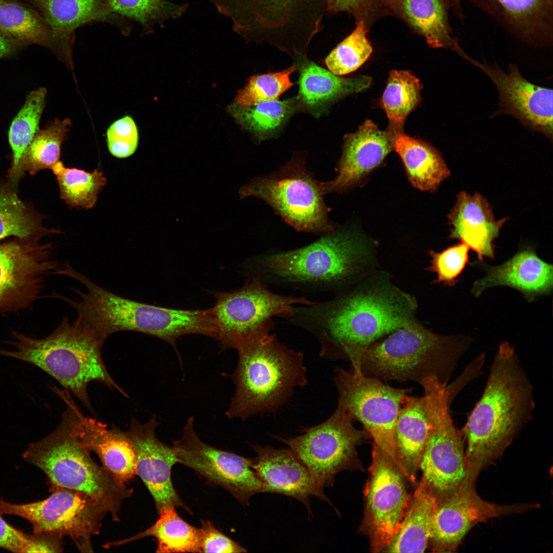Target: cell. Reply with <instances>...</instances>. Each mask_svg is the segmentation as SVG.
I'll return each instance as SVG.
<instances>
[{
  "label": "cell",
  "instance_id": "6da1fadb",
  "mask_svg": "<svg viewBox=\"0 0 553 553\" xmlns=\"http://www.w3.org/2000/svg\"><path fill=\"white\" fill-rule=\"evenodd\" d=\"M414 296L390 283L342 293L328 301L294 306L284 323L306 330L321 344L320 355L350 360L359 348L414 319Z\"/></svg>",
  "mask_w": 553,
  "mask_h": 553
},
{
  "label": "cell",
  "instance_id": "7a4b0ae2",
  "mask_svg": "<svg viewBox=\"0 0 553 553\" xmlns=\"http://www.w3.org/2000/svg\"><path fill=\"white\" fill-rule=\"evenodd\" d=\"M534 388L514 348L500 343L482 395L461 430L468 475L476 477L533 417Z\"/></svg>",
  "mask_w": 553,
  "mask_h": 553
},
{
  "label": "cell",
  "instance_id": "3957f363",
  "mask_svg": "<svg viewBox=\"0 0 553 553\" xmlns=\"http://www.w3.org/2000/svg\"><path fill=\"white\" fill-rule=\"evenodd\" d=\"M370 254L359 233L338 229L300 248L264 254L251 262L250 277L306 292H336L358 274Z\"/></svg>",
  "mask_w": 553,
  "mask_h": 553
},
{
  "label": "cell",
  "instance_id": "277c9868",
  "mask_svg": "<svg viewBox=\"0 0 553 553\" xmlns=\"http://www.w3.org/2000/svg\"><path fill=\"white\" fill-rule=\"evenodd\" d=\"M275 322H268L241 342L237 367L231 374L235 385L226 415L243 420L274 411L284 405L294 389L307 384L304 355L281 343Z\"/></svg>",
  "mask_w": 553,
  "mask_h": 553
},
{
  "label": "cell",
  "instance_id": "5b68a950",
  "mask_svg": "<svg viewBox=\"0 0 553 553\" xmlns=\"http://www.w3.org/2000/svg\"><path fill=\"white\" fill-rule=\"evenodd\" d=\"M8 343L12 349H0V355L23 360L40 368L72 393L93 413L88 387L98 382L126 393L113 379L102 357L107 337L79 318H64L49 336L35 339L14 332Z\"/></svg>",
  "mask_w": 553,
  "mask_h": 553
},
{
  "label": "cell",
  "instance_id": "8992f818",
  "mask_svg": "<svg viewBox=\"0 0 553 553\" xmlns=\"http://www.w3.org/2000/svg\"><path fill=\"white\" fill-rule=\"evenodd\" d=\"M471 339L434 333L414 319L384 339L359 348L350 361L353 369L381 381L400 382L434 377L448 385Z\"/></svg>",
  "mask_w": 553,
  "mask_h": 553
},
{
  "label": "cell",
  "instance_id": "52a82bcc",
  "mask_svg": "<svg viewBox=\"0 0 553 553\" xmlns=\"http://www.w3.org/2000/svg\"><path fill=\"white\" fill-rule=\"evenodd\" d=\"M72 432L63 413L58 426L40 440L30 443L22 456L47 476L51 490L63 488L85 493L104 505L114 521L121 504L133 490L98 465Z\"/></svg>",
  "mask_w": 553,
  "mask_h": 553
},
{
  "label": "cell",
  "instance_id": "ba28073f",
  "mask_svg": "<svg viewBox=\"0 0 553 553\" xmlns=\"http://www.w3.org/2000/svg\"><path fill=\"white\" fill-rule=\"evenodd\" d=\"M327 4L328 0H216L214 5L246 40L293 53L307 50L322 30Z\"/></svg>",
  "mask_w": 553,
  "mask_h": 553
},
{
  "label": "cell",
  "instance_id": "9c48e42d",
  "mask_svg": "<svg viewBox=\"0 0 553 553\" xmlns=\"http://www.w3.org/2000/svg\"><path fill=\"white\" fill-rule=\"evenodd\" d=\"M87 315L91 325L107 337L131 331L160 338L174 347L181 362L176 348L179 337L190 334L212 337L215 331L211 309L187 310L158 307L121 297L101 287L91 294Z\"/></svg>",
  "mask_w": 553,
  "mask_h": 553
},
{
  "label": "cell",
  "instance_id": "30bf717a",
  "mask_svg": "<svg viewBox=\"0 0 553 553\" xmlns=\"http://www.w3.org/2000/svg\"><path fill=\"white\" fill-rule=\"evenodd\" d=\"M420 384L424 389L432 428L420 463L419 483L439 504L457 491L468 478L464 438L450 414L447 385L432 377Z\"/></svg>",
  "mask_w": 553,
  "mask_h": 553
},
{
  "label": "cell",
  "instance_id": "8fae6325",
  "mask_svg": "<svg viewBox=\"0 0 553 553\" xmlns=\"http://www.w3.org/2000/svg\"><path fill=\"white\" fill-rule=\"evenodd\" d=\"M239 194L241 198L263 200L298 230L324 235L335 230L328 219L321 182L313 179L302 159H294L278 172L253 179Z\"/></svg>",
  "mask_w": 553,
  "mask_h": 553
},
{
  "label": "cell",
  "instance_id": "7c38bea8",
  "mask_svg": "<svg viewBox=\"0 0 553 553\" xmlns=\"http://www.w3.org/2000/svg\"><path fill=\"white\" fill-rule=\"evenodd\" d=\"M334 382L339 410L361 422L378 449L399 469L395 453V429L409 390L396 389L357 369L336 368ZM400 470V469H399Z\"/></svg>",
  "mask_w": 553,
  "mask_h": 553
},
{
  "label": "cell",
  "instance_id": "4fadbf2b",
  "mask_svg": "<svg viewBox=\"0 0 553 553\" xmlns=\"http://www.w3.org/2000/svg\"><path fill=\"white\" fill-rule=\"evenodd\" d=\"M39 501L14 504L0 499V514L28 520L34 534L69 536L81 552H93L91 538L98 535L108 508L88 495L67 488L50 490Z\"/></svg>",
  "mask_w": 553,
  "mask_h": 553
},
{
  "label": "cell",
  "instance_id": "5bb4252c",
  "mask_svg": "<svg viewBox=\"0 0 553 553\" xmlns=\"http://www.w3.org/2000/svg\"><path fill=\"white\" fill-rule=\"evenodd\" d=\"M354 421L336 409L326 421L306 428L302 434L273 437L289 447L323 488L329 487L340 472L362 469L356 447L371 437L364 429L355 428Z\"/></svg>",
  "mask_w": 553,
  "mask_h": 553
},
{
  "label": "cell",
  "instance_id": "9a60e30c",
  "mask_svg": "<svg viewBox=\"0 0 553 553\" xmlns=\"http://www.w3.org/2000/svg\"><path fill=\"white\" fill-rule=\"evenodd\" d=\"M212 308L215 338L222 348H235L265 323L275 317L285 318L293 313L296 305H312L317 302L305 296L283 295L270 291L268 285L250 277L240 289L229 292H214Z\"/></svg>",
  "mask_w": 553,
  "mask_h": 553
},
{
  "label": "cell",
  "instance_id": "2e32d148",
  "mask_svg": "<svg viewBox=\"0 0 553 553\" xmlns=\"http://www.w3.org/2000/svg\"><path fill=\"white\" fill-rule=\"evenodd\" d=\"M368 478L364 490L365 508L360 527L371 552H382L397 532L411 496L405 476L396 464L373 446Z\"/></svg>",
  "mask_w": 553,
  "mask_h": 553
},
{
  "label": "cell",
  "instance_id": "e0dca14e",
  "mask_svg": "<svg viewBox=\"0 0 553 553\" xmlns=\"http://www.w3.org/2000/svg\"><path fill=\"white\" fill-rule=\"evenodd\" d=\"M194 417L186 420L180 438L173 443L178 462L229 492L244 505L263 493V484L251 467L250 458L220 450L202 441L194 427Z\"/></svg>",
  "mask_w": 553,
  "mask_h": 553
},
{
  "label": "cell",
  "instance_id": "ac0fdd59",
  "mask_svg": "<svg viewBox=\"0 0 553 553\" xmlns=\"http://www.w3.org/2000/svg\"><path fill=\"white\" fill-rule=\"evenodd\" d=\"M50 244L20 239L0 244V312L29 307L39 295L45 276L56 270Z\"/></svg>",
  "mask_w": 553,
  "mask_h": 553
},
{
  "label": "cell",
  "instance_id": "d6986e66",
  "mask_svg": "<svg viewBox=\"0 0 553 553\" xmlns=\"http://www.w3.org/2000/svg\"><path fill=\"white\" fill-rule=\"evenodd\" d=\"M464 59L479 68L491 79L499 95V109L492 116L510 115L533 131L552 138V90L525 79L516 64L506 73L498 65L481 63L467 54Z\"/></svg>",
  "mask_w": 553,
  "mask_h": 553
},
{
  "label": "cell",
  "instance_id": "ffe728a7",
  "mask_svg": "<svg viewBox=\"0 0 553 553\" xmlns=\"http://www.w3.org/2000/svg\"><path fill=\"white\" fill-rule=\"evenodd\" d=\"M160 424L156 415L145 423L132 419L129 429L124 432L136 456V473L142 480L154 500L158 514L168 507H179L192 514L173 486L171 472L178 462L173 446L158 439L156 430Z\"/></svg>",
  "mask_w": 553,
  "mask_h": 553
},
{
  "label": "cell",
  "instance_id": "44dd1931",
  "mask_svg": "<svg viewBox=\"0 0 553 553\" xmlns=\"http://www.w3.org/2000/svg\"><path fill=\"white\" fill-rule=\"evenodd\" d=\"M474 481L467 479L457 491L439 504L433 517L428 544L432 551H451L477 523L525 509L484 501L475 492Z\"/></svg>",
  "mask_w": 553,
  "mask_h": 553
},
{
  "label": "cell",
  "instance_id": "7402d4cb",
  "mask_svg": "<svg viewBox=\"0 0 553 553\" xmlns=\"http://www.w3.org/2000/svg\"><path fill=\"white\" fill-rule=\"evenodd\" d=\"M66 404L71 429L80 443L89 452L96 453L103 466L118 481L125 483L136 473V456L124 432L118 428H108L95 418L84 416L66 390L60 391Z\"/></svg>",
  "mask_w": 553,
  "mask_h": 553
},
{
  "label": "cell",
  "instance_id": "603a6c76",
  "mask_svg": "<svg viewBox=\"0 0 553 553\" xmlns=\"http://www.w3.org/2000/svg\"><path fill=\"white\" fill-rule=\"evenodd\" d=\"M252 447L257 456L250 458L251 467L263 484V493L292 497L302 502L309 513L312 496L331 504L324 488L290 449H276L259 444Z\"/></svg>",
  "mask_w": 553,
  "mask_h": 553
},
{
  "label": "cell",
  "instance_id": "cb8c5ba5",
  "mask_svg": "<svg viewBox=\"0 0 553 553\" xmlns=\"http://www.w3.org/2000/svg\"><path fill=\"white\" fill-rule=\"evenodd\" d=\"M494 19L520 41L551 46L553 0H465Z\"/></svg>",
  "mask_w": 553,
  "mask_h": 553
},
{
  "label": "cell",
  "instance_id": "d4e9b609",
  "mask_svg": "<svg viewBox=\"0 0 553 553\" xmlns=\"http://www.w3.org/2000/svg\"><path fill=\"white\" fill-rule=\"evenodd\" d=\"M393 137L388 130H379L370 120L355 133L345 136L336 177L321 182L324 194L344 191L359 182L392 151Z\"/></svg>",
  "mask_w": 553,
  "mask_h": 553
},
{
  "label": "cell",
  "instance_id": "484cf974",
  "mask_svg": "<svg viewBox=\"0 0 553 553\" xmlns=\"http://www.w3.org/2000/svg\"><path fill=\"white\" fill-rule=\"evenodd\" d=\"M448 219L450 238L460 240L476 252L479 261L494 258L493 242L507 218L496 220L485 198L478 193L460 192Z\"/></svg>",
  "mask_w": 553,
  "mask_h": 553
},
{
  "label": "cell",
  "instance_id": "4316f807",
  "mask_svg": "<svg viewBox=\"0 0 553 553\" xmlns=\"http://www.w3.org/2000/svg\"><path fill=\"white\" fill-rule=\"evenodd\" d=\"M552 265L541 259L527 247L507 261L488 268L486 275L476 281L471 290L476 297L495 286H508L520 292L528 301L548 294L553 284Z\"/></svg>",
  "mask_w": 553,
  "mask_h": 553
},
{
  "label": "cell",
  "instance_id": "83f0119b",
  "mask_svg": "<svg viewBox=\"0 0 553 553\" xmlns=\"http://www.w3.org/2000/svg\"><path fill=\"white\" fill-rule=\"evenodd\" d=\"M432 423L425 396H405L395 429V453L406 480L416 486L417 474Z\"/></svg>",
  "mask_w": 553,
  "mask_h": 553
},
{
  "label": "cell",
  "instance_id": "f1b7e54d",
  "mask_svg": "<svg viewBox=\"0 0 553 553\" xmlns=\"http://www.w3.org/2000/svg\"><path fill=\"white\" fill-rule=\"evenodd\" d=\"M0 31L20 47L36 44L63 63L72 59L73 41L55 32L39 12L18 0H0Z\"/></svg>",
  "mask_w": 553,
  "mask_h": 553
},
{
  "label": "cell",
  "instance_id": "f546056e",
  "mask_svg": "<svg viewBox=\"0 0 553 553\" xmlns=\"http://www.w3.org/2000/svg\"><path fill=\"white\" fill-rule=\"evenodd\" d=\"M449 9L445 0H395L389 12L424 37L431 47L450 49L460 55L463 50L452 35Z\"/></svg>",
  "mask_w": 553,
  "mask_h": 553
},
{
  "label": "cell",
  "instance_id": "4dcf8cb0",
  "mask_svg": "<svg viewBox=\"0 0 553 553\" xmlns=\"http://www.w3.org/2000/svg\"><path fill=\"white\" fill-rule=\"evenodd\" d=\"M437 499L418 483L400 523L391 541L382 552H423L428 546Z\"/></svg>",
  "mask_w": 553,
  "mask_h": 553
},
{
  "label": "cell",
  "instance_id": "1f68e13d",
  "mask_svg": "<svg viewBox=\"0 0 553 553\" xmlns=\"http://www.w3.org/2000/svg\"><path fill=\"white\" fill-rule=\"evenodd\" d=\"M303 66L299 99L313 110L320 111L337 98L366 89L371 83V79L366 76L341 77L310 61Z\"/></svg>",
  "mask_w": 553,
  "mask_h": 553
},
{
  "label": "cell",
  "instance_id": "d6a6232c",
  "mask_svg": "<svg viewBox=\"0 0 553 553\" xmlns=\"http://www.w3.org/2000/svg\"><path fill=\"white\" fill-rule=\"evenodd\" d=\"M393 148L400 156L410 181L416 188L434 190L450 175L435 148L403 132L394 136Z\"/></svg>",
  "mask_w": 553,
  "mask_h": 553
},
{
  "label": "cell",
  "instance_id": "836d02e7",
  "mask_svg": "<svg viewBox=\"0 0 553 553\" xmlns=\"http://www.w3.org/2000/svg\"><path fill=\"white\" fill-rule=\"evenodd\" d=\"M47 90L39 88L31 91L13 118L9 127L8 138L12 151L11 167L8 183L15 188L24 175L23 161L27 151L39 131V124L45 107Z\"/></svg>",
  "mask_w": 553,
  "mask_h": 553
},
{
  "label": "cell",
  "instance_id": "e575fe53",
  "mask_svg": "<svg viewBox=\"0 0 553 553\" xmlns=\"http://www.w3.org/2000/svg\"><path fill=\"white\" fill-rule=\"evenodd\" d=\"M57 34L74 38L81 25L106 20L112 13L107 0H28Z\"/></svg>",
  "mask_w": 553,
  "mask_h": 553
},
{
  "label": "cell",
  "instance_id": "d590c367",
  "mask_svg": "<svg viewBox=\"0 0 553 553\" xmlns=\"http://www.w3.org/2000/svg\"><path fill=\"white\" fill-rule=\"evenodd\" d=\"M158 514L155 523L144 531L123 540L109 542L105 546H118L152 536L156 541V552H201L199 528L181 518L175 507L164 508Z\"/></svg>",
  "mask_w": 553,
  "mask_h": 553
},
{
  "label": "cell",
  "instance_id": "8d00e7d4",
  "mask_svg": "<svg viewBox=\"0 0 553 553\" xmlns=\"http://www.w3.org/2000/svg\"><path fill=\"white\" fill-rule=\"evenodd\" d=\"M42 217L19 199L9 183L0 184V240L14 237L39 242L45 236L60 232L46 228Z\"/></svg>",
  "mask_w": 553,
  "mask_h": 553
},
{
  "label": "cell",
  "instance_id": "74e56055",
  "mask_svg": "<svg viewBox=\"0 0 553 553\" xmlns=\"http://www.w3.org/2000/svg\"><path fill=\"white\" fill-rule=\"evenodd\" d=\"M421 84L408 71H390L381 103L389 119L388 131L394 136L403 132L408 115L420 101Z\"/></svg>",
  "mask_w": 553,
  "mask_h": 553
},
{
  "label": "cell",
  "instance_id": "f35d334b",
  "mask_svg": "<svg viewBox=\"0 0 553 553\" xmlns=\"http://www.w3.org/2000/svg\"><path fill=\"white\" fill-rule=\"evenodd\" d=\"M51 169L56 177L61 199L71 207L92 208L107 182L103 172L98 169L89 172L66 167L59 161Z\"/></svg>",
  "mask_w": 553,
  "mask_h": 553
},
{
  "label": "cell",
  "instance_id": "ab89813d",
  "mask_svg": "<svg viewBox=\"0 0 553 553\" xmlns=\"http://www.w3.org/2000/svg\"><path fill=\"white\" fill-rule=\"evenodd\" d=\"M297 99L274 100L250 105L236 102L229 107L238 122L259 139L265 138L277 131L295 108Z\"/></svg>",
  "mask_w": 553,
  "mask_h": 553
},
{
  "label": "cell",
  "instance_id": "60d3db41",
  "mask_svg": "<svg viewBox=\"0 0 553 553\" xmlns=\"http://www.w3.org/2000/svg\"><path fill=\"white\" fill-rule=\"evenodd\" d=\"M71 120L55 119L45 128L39 130L30 144L23 161L24 174L35 175L51 169L59 161L61 147L71 127Z\"/></svg>",
  "mask_w": 553,
  "mask_h": 553
},
{
  "label": "cell",
  "instance_id": "b9f144b4",
  "mask_svg": "<svg viewBox=\"0 0 553 553\" xmlns=\"http://www.w3.org/2000/svg\"><path fill=\"white\" fill-rule=\"evenodd\" d=\"M367 24L364 20L356 21L354 30L327 56L325 63L336 75L351 73L362 66L373 51L367 37Z\"/></svg>",
  "mask_w": 553,
  "mask_h": 553
},
{
  "label": "cell",
  "instance_id": "7bdbcfd3",
  "mask_svg": "<svg viewBox=\"0 0 553 553\" xmlns=\"http://www.w3.org/2000/svg\"><path fill=\"white\" fill-rule=\"evenodd\" d=\"M112 12L133 18L144 25L177 18L186 6L167 0H107Z\"/></svg>",
  "mask_w": 553,
  "mask_h": 553
},
{
  "label": "cell",
  "instance_id": "ee69618b",
  "mask_svg": "<svg viewBox=\"0 0 553 553\" xmlns=\"http://www.w3.org/2000/svg\"><path fill=\"white\" fill-rule=\"evenodd\" d=\"M294 66L281 72L251 77L247 84L238 92L236 103L250 105L260 102L278 100L280 96L293 86L290 75Z\"/></svg>",
  "mask_w": 553,
  "mask_h": 553
},
{
  "label": "cell",
  "instance_id": "f6af8a7d",
  "mask_svg": "<svg viewBox=\"0 0 553 553\" xmlns=\"http://www.w3.org/2000/svg\"><path fill=\"white\" fill-rule=\"evenodd\" d=\"M0 514V547L14 552H59L60 540L47 534L29 535L13 527Z\"/></svg>",
  "mask_w": 553,
  "mask_h": 553
},
{
  "label": "cell",
  "instance_id": "bcb514c9",
  "mask_svg": "<svg viewBox=\"0 0 553 553\" xmlns=\"http://www.w3.org/2000/svg\"><path fill=\"white\" fill-rule=\"evenodd\" d=\"M469 247L463 243L437 252L430 250V265L426 269L437 275L434 283L449 287L454 286L459 276L469 263Z\"/></svg>",
  "mask_w": 553,
  "mask_h": 553
},
{
  "label": "cell",
  "instance_id": "7dc6e473",
  "mask_svg": "<svg viewBox=\"0 0 553 553\" xmlns=\"http://www.w3.org/2000/svg\"><path fill=\"white\" fill-rule=\"evenodd\" d=\"M138 140L136 123L129 116L113 122L107 131L109 151L111 155L118 158H125L132 155L136 151Z\"/></svg>",
  "mask_w": 553,
  "mask_h": 553
},
{
  "label": "cell",
  "instance_id": "c3c4849f",
  "mask_svg": "<svg viewBox=\"0 0 553 553\" xmlns=\"http://www.w3.org/2000/svg\"><path fill=\"white\" fill-rule=\"evenodd\" d=\"M200 530L201 552H245L246 548L219 530L208 520H202Z\"/></svg>",
  "mask_w": 553,
  "mask_h": 553
},
{
  "label": "cell",
  "instance_id": "681fc988",
  "mask_svg": "<svg viewBox=\"0 0 553 553\" xmlns=\"http://www.w3.org/2000/svg\"><path fill=\"white\" fill-rule=\"evenodd\" d=\"M380 8L376 0H328L327 13L348 12L367 24Z\"/></svg>",
  "mask_w": 553,
  "mask_h": 553
},
{
  "label": "cell",
  "instance_id": "f907efd6",
  "mask_svg": "<svg viewBox=\"0 0 553 553\" xmlns=\"http://www.w3.org/2000/svg\"><path fill=\"white\" fill-rule=\"evenodd\" d=\"M20 47L0 31V59L16 52Z\"/></svg>",
  "mask_w": 553,
  "mask_h": 553
},
{
  "label": "cell",
  "instance_id": "816d5d0a",
  "mask_svg": "<svg viewBox=\"0 0 553 553\" xmlns=\"http://www.w3.org/2000/svg\"><path fill=\"white\" fill-rule=\"evenodd\" d=\"M450 9L453 11L455 16L459 20L462 22L464 18V14L462 6V0H445Z\"/></svg>",
  "mask_w": 553,
  "mask_h": 553
},
{
  "label": "cell",
  "instance_id": "f5cc1de1",
  "mask_svg": "<svg viewBox=\"0 0 553 553\" xmlns=\"http://www.w3.org/2000/svg\"><path fill=\"white\" fill-rule=\"evenodd\" d=\"M377 3L382 8L383 10L389 12V10L395 0H376Z\"/></svg>",
  "mask_w": 553,
  "mask_h": 553
},
{
  "label": "cell",
  "instance_id": "db71d44e",
  "mask_svg": "<svg viewBox=\"0 0 553 553\" xmlns=\"http://www.w3.org/2000/svg\"><path fill=\"white\" fill-rule=\"evenodd\" d=\"M209 1H210V2H212V1H214V0H209Z\"/></svg>",
  "mask_w": 553,
  "mask_h": 553
}]
</instances>
